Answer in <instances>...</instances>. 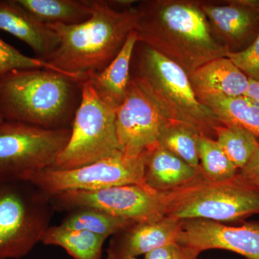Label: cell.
Here are the masks:
<instances>
[{"label":"cell","mask_w":259,"mask_h":259,"mask_svg":"<svg viewBox=\"0 0 259 259\" xmlns=\"http://www.w3.org/2000/svg\"><path fill=\"white\" fill-rule=\"evenodd\" d=\"M136 31L142 42L190 75L204 64L228 57L196 0H145L138 6Z\"/></svg>","instance_id":"6da1fadb"},{"label":"cell","mask_w":259,"mask_h":259,"mask_svg":"<svg viewBox=\"0 0 259 259\" xmlns=\"http://www.w3.org/2000/svg\"><path fill=\"white\" fill-rule=\"evenodd\" d=\"M93 14L78 25L52 24L59 45L45 61L71 77L84 81L108 66L123 47L138 22L136 7L112 8L108 1L90 0Z\"/></svg>","instance_id":"7a4b0ae2"},{"label":"cell","mask_w":259,"mask_h":259,"mask_svg":"<svg viewBox=\"0 0 259 259\" xmlns=\"http://www.w3.org/2000/svg\"><path fill=\"white\" fill-rule=\"evenodd\" d=\"M83 82L53 70L10 71L0 81V117L46 129H71Z\"/></svg>","instance_id":"3957f363"},{"label":"cell","mask_w":259,"mask_h":259,"mask_svg":"<svg viewBox=\"0 0 259 259\" xmlns=\"http://www.w3.org/2000/svg\"><path fill=\"white\" fill-rule=\"evenodd\" d=\"M131 79L152 99L168 120L182 122L215 140L222 125L197 98L189 75L180 66L141 42L135 47Z\"/></svg>","instance_id":"277c9868"},{"label":"cell","mask_w":259,"mask_h":259,"mask_svg":"<svg viewBox=\"0 0 259 259\" xmlns=\"http://www.w3.org/2000/svg\"><path fill=\"white\" fill-rule=\"evenodd\" d=\"M158 193L165 217L179 221L238 222L259 213V187L247 183L238 173L231 180L212 181L200 170L188 183Z\"/></svg>","instance_id":"5b68a950"},{"label":"cell","mask_w":259,"mask_h":259,"mask_svg":"<svg viewBox=\"0 0 259 259\" xmlns=\"http://www.w3.org/2000/svg\"><path fill=\"white\" fill-rule=\"evenodd\" d=\"M54 212L50 197L28 181L0 182V259L28 255Z\"/></svg>","instance_id":"8992f818"},{"label":"cell","mask_w":259,"mask_h":259,"mask_svg":"<svg viewBox=\"0 0 259 259\" xmlns=\"http://www.w3.org/2000/svg\"><path fill=\"white\" fill-rule=\"evenodd\" d=\"M115 111L97 96L90 80L83 81L82 97L69 142L51 168L73 169L121 151L116 133Z\"/></svg>","instance_id":"52a82bcc"},{"label":"cell","mask_w":259,"mask_h":259,"mask_svg":"<svg viewBox=\"0 0 259 259\" xmlns=\"http://www.w3.org/2000/svg\"><path fill=\"white\" fill-rule=\"evenodd\" d=\"M71 129L50 130L0 122V182L23 180L51 168L69 142Z\"/></svg>","instance_id":"ba28073f"},{"label":"cell","mask_w":259,"mask_h":259,"mask_svg":"<svg viewBox=\"0 0 259 259\" xmlns=\"http://www.w3.org/2000/svg\"><path fill=\"white\" fill-rule=\"evenodd\" d=\"M146 152L131 156L119 151L91 164L69 170L47 168L29 174L28 181L49 197L67 191H93L115 186L146 185Z\"/></svg>","instance_id":"9c48e42d"},{"label":"cell","mask_w":259,"mask_h":259,"mask_svg":"<svg viewBox=\"0 0 259 259\" xmlns=\"http://www.w3.org/2000/svg\"><path fill=\"white\" fill-rule=\"evenodd\" d=\"M50 201L55 212H69L88 207L135 222L158 221L165 217L159 194L146 185L115 186L93 191H67L51 196Z\"/></svg>","instance_id":"30bf717a"},{"label":"cell","mask_w":259,"mask_h":259,"mask_svg":"<svg viewBox=\"0 0 259 259\" xmlns=\"http://www.w3.org/2000/svg\"><path fill=\"white\" fill-rule=\"evenodd\" d=\"M152 99L134 79L123 102L115 111V127L120 151L139 156L157 144L169 122Z\"/></svg>","instance_id":"8fae6325"},{"label":"cell","mask_w":259,"mask_h":259,"mask_svg":"<svg viewBox=\"0 0 259 259\" xmlns=\"http://www.w3.org/2000/svg\"><path fill=\"white\" fill-rule=\"evenodd\" d=\"M177 243L197 250H230L248 259H259V223L230 226L204 219L182 221Z\"/></svg>","instance_id":"7c38bea8"},{"label":"cell","mask_w":259,"mask_h":259,"mask_svg":"<svg viewBox=\"0 0 259 259\" xmlns=\"http://www.w3.org/2000/svg\"><path fill=\"white\" fill-rule=\"evenodd\" d=\"M182 223V221L168 217L133 223L112 236L105 259L137 258L177 242Z\"/></svg>","instance_id":"4fadbf2b"},{"label":"cell","mask_w":259,"mask_h":259,"mask_svg":"<svg viewBox=\"0 0 259 259\" xmlns=\"http://www.w3.org/2000/svg\"><path fill=\"white\" fill-rule=\"evenodd\" d=\"M202 8L214 36L230 51L231 47L246 40L259 20L255 2H231L223 5L202 1Z\"/></svg>","instance_id":"5bb4252c"},{"label":"cell","mask_w":259,"mask_h":259,"mask_svg":"<svg viewBox=\"0 0 259 259\" xmlns=\"http://www.w3.org/2000/svg\"><path fill=\"white\" fill-rule=\"evenodd\" d=\"M0 30L25 42L42 60L54 53L60 42L52 29L32 16L17 0H0Z\"/></svg>","instance_id":"9a60e30c"},{"label":"cell","mask_w":259,"mask_h":259,"mask_svg":"<svg viewBox=\"0 0 259 259\" xmlns=\"http://www.w3.org/2000/svg\"><path fill=\"white\" fill-rule=\"evenodd\" d=\"M189 78L196 95L244 96L250 84L249 78L228 57L209 61L189 75Z\"/></svg>","instance_id":"2e32d148"},{"label":"cell","mask_w":259,"mask_h":259,"mask_svg":"<svg viewBox=\"0 0 259 259\" xmlns=\"http://www.w3.org/2000/svg\"><path fill=\"white\" fill-rule=\"evenodd\" d=\"M137 42V32L134 30L112 62L100 72L88 77L97 96L115 110L123 102L127 94L131 80V60Z\"/></svg>","instance_id":"e0dca14e"},{"label":"cell","mask_w":259,"mask_h":259,"mask_svg":"<svg viewBox=\"0 0 259 259\" xmlns=\"http://www.w3.org/2000/svg\"><path fill=\"white\" fill-rule=\"evenodd\" d=\"M200 170L191 166L158 143L146 151L145 183L155 192L178 188L195 178Z\"/></svg>","instance_id":"ac0fdd59"},{"label":"cell","mask_w":259,"mask_h":259,"mask_svg":"<svg viewBox=\"0 0 259 259\" xmlns=\"http://www.w3.org/2000/svg\"><path fill=\"white\" fill-rule=\"evenodd\" d=\"M208 107L222 125L247 130L259 139V104L250 97L220 95H196Z\"/></svg>","instance_id":"d6986e66"},{"label":"cell","mask_w":259,"mask_h":259,"mask_svg":"<svg viewBox=\"0 0 259 259\" xmlns=\"http://www.w3.org/2000/svg\"><path fill=\"white\" fill-rule=\"evenodd\" d=\"M22 8L45 25H78L93 14L90 0H17Z\"/></svg>","instance_id":"ffe728a7"},{"label":"cell","mask_w":259,"mask_h":259,"mask_svg":"<svg viewBox=\"0 0 259 259\" xmlns=\"http://www.w3.org/2000/svg\"><path fill=\"white\" fill-rule=\"evenodd\" d=\"M105 237L82 230L59 226H49L40 242L64 248L74 259H102Z\"/></svg>","instance_id":"44dd1931"},{"label":"cell","mask_w":259,"mask_h":259,"mask_svg":"<svg viewBox=\"0 0 259 259\" xmlns=\"http://www.w3.org/2000/svg\"><path fill=\"white\" fill-rule=\"evenodd\" d=\"M134 223L136 222L116 217L100 209L87 207L70 211L60 225L65 228L90 232L107 239Z\"/></svg>","instance_id":"7402d4cb"},{"label":"cell","mask_w":259,"mask_h":259,"mask_svg":"<svg viewBox=\"0 0 259 259\" xmlns=\"http://www.w3.org/2000/svg\"><path fill=\"white\" fill-rule=\"evenodd\" d=\"M215 140L238 171L253 156L259 141L258 138L247 130L226 125L216 127Z\"/></svg>","instance_id":"603a6c76"},{"label":"cell","mask_w":259,"mask_h":259,"mask_svg":"<svg viewBox=\"0 0 259 259\" xmlns=\"http://www.w3.org/2000/svg\"><path fill=\"white\" fill-rule=\"evenodd\" d=\"M200 134L182 122L169 121L162 130L158 144L194 168H200L197 140Z\"/></svg>","instance_id":"cb8c5ba5"},{"label":"cell","mask_w":259,"mask_h":259,"mask_svg":"<svg viewBox=\"0 0 259 259\" xmlns=\"http://www.w3.org/2000/svg\"><path fill=\"white\" fill-rule=\"evenodd\" d=\"M197 148L201 171L209 180L226 181L238 175V168L230 161L216 140L199 136Z\"/></svg>","instance_id":"d4e9b609"},{"label":"cell","mask_w":259,"mask_h":259,"mask_svg":"<svg viewBox=\"0 0 259 259\" xmlns=\"http://www.w3.org/2000/svg\"><path fill=\"white\" fill-rule=\"evenodd\" d=\"M28 69L53 70L67 75L52 65L49 64L47 61L37 57H30L24 55L18 49L12 47L0 37V81L10 71Z\"/></svg>","instance_id":"484cf974"},{"label":"cell","mask_w":259,"mask_h":259,"mask_svg":"<svg viewBox=\"0 0 259 259\" xmlns=\"http://www.w3.org/2000/svg\"><path fill=\"white\" fill-rule=\"evenodd\" d=\"M228 58L250 79L259 81V32L251 45L244 50L230 51Z\"/></svg>","instance_id":"4316f807"},{"label":"cell","mask_w":259,"mask_h":259,"mask_svg":"<svg viewBox=\"0 0 259 259\" xmlns=\"http://www.w3.org/2000/svg\"><path fill=\"white\" fill-rule=\"evenodd\" d=\"M199 254L194 248L174 242L150 252L145 259H198Z\"/></svg>","instance_id":"83f0119b"},{"label":"cell","mask_w":259,"mask_h":259,"mask_svg":"<svg viewBox=\"0 0 259 259\" xmlns=\"http://www.w3.org/2000/svg\"><path fill=\"white\" fill-rule=\"evenodd\" d=\"M238 175L247 183L259 187V141L254 154L248 163L238 171Z\"/></svg>","instance_id":"f1b7e54d"},{"label":"cell","mask_w":259,"mask_h":259,"mask_svg":"<svg viewBox=\"0 0 259 259\" xmlns=\"http://www.w3.org/2000/svg\"><path fill=\"white\" fill-rule=\"evenodd\" d=\"M246 96L250 97L259 104V81L250 79L249 88Z\"/></svg>","instance_id":"f546056e"},{"label":"cell","mask_w":259,"mask_h":259,"mask_svg":"<svg viewBox=\"0 0 259 259\" xmlns=\"http://www.w3.org/2000/svg\"><path fill=\"white\" fill-rule=\"evenodd\" d=\"M2 121H3V120L1 118V117H0V122H2Z\"/></svg>","instance_id":"4dcf8cb0"},{"label":"cell","mask_w":259,"mask_h":259,"mask_svg":"<svg viewBox=\"0 0 259 259\" xmlns=\"http://www.w3.org/2000/svg\"><path fill=\"white\" fill-rule=\"evenodd\" d=\"M131 259H138L137 258H131Z\"/></svg>","instance_id":"1f68e13d"}]
</instances>
